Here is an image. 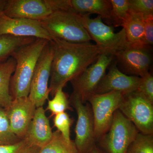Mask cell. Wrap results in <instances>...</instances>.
<instances>
[{
    "instance_id": "obj_11",
    "label": "cell",
    "mask_w": 153,
    "mask_h": 153,
    "mask_svg": "<svg viewBox=\"0 0 153 153\" xmlns=\"http://www.w3.org/2000/svg\"><path fill=\"white\" fill-rule=\"evenodd\" d=\"M149 48L129 46L115 53V60L126 74L142 77L149 73L152 64Z\"/></svg>"
},
{
    "instance_id": "obj_27",
    "label": "cell",
    "mask_w": 153,
    "mask_h": 153,
    "mask_svg": "<svg viewBox=\"0 0 153 153\" xmlns=\"http://www.w3.org/2000/svg\"><path fill=\"white\" fill-rule=\"evenodd\" d=\"M72 122V119L66 112L55 115L53 118L54 126L68 142L71 140L70 138V128Z\"/></svg>"
},
{
    "instance_id": "obj_9",
    "label": "cell",
    "mask_w": 153,
    "mask_h": 153,
    "mask_svg": "<svg viewBox=\"0 0 153 153\" xmlns=\"http://www.w3.org/2000/svg\"><path fill=\"white\" fill-rule=\"evenodd\" d=\"M70 105L76 111L77 121L74 131L75 143L79 153H86L96 145L94 126L91 107L82 103L78 96L72 93Z\"/></svg>"
},
{
    "instance_id": "obj_10",
    "label": "cell",
    "mask_w": 153,
    "mask_h": 153,
    "mask_svg": "<svg viewBox=\"0 0 153 153\" xmlns=\"http://www.w3.org/2000/svg\"><path fill=\"white\" fill-rule=\"evenodd\" d=\"M53 50L47 43L41 52L36 65L30 85L29 97L36 108L43 107L49 100V81L51 76Z\"/></svg>"
},
{
    "instance_id": "obj_24",
    "label": "cell",
    "mask_w": 153,
    "mask_h": 153,
    "mask_svg": "<svg viewBox=\"0 0 153 153\" xmlns=\"http://www.w3.org/2000/svg\"><path fill=\"white\" fill-rule=\"evenodd\" d=\"M112 10V25L121 27L130 13L129 0H110Z\"/></svg>"
},
{
    "instance_id": "obj_22",
    "label": "cell",
    "mask_w": 153,
    "mask_h": 153,
    "mask_svg": "<svg viewBox=\"0 0 153 153\" xmlns=\"http://www.w3.org/2000/svg\"><path fill=\"white\" fill-rule=\"evenodd\" d=\"M67 110H73L71 106L68 96L63 91V88H58L52 99L48 100L46 110L51 112V116L65 112Z\"/></svg>"
},
{
    "instance_id": "obj_12",
    "label": "cell",
    "mask_w": 153,
    "mask_h": 153,
    "mask_svg": "<svg viewBox=\"0 0 153 153\" xmlns=\"http://www.w3.org/2000/svg\"><path fill=\"white\" fill-rule=\"evenodd\" d=\"M36 108L28 96L13 100L5 109L11 131L19 139L25 137Z\"/></svg>"
},
{
    "instance_id": "obj_25",
    "label": "cell",
    "mask_w": 153,
    "mask_h": 153,
    "mask_svg": "<svg viewBox=\"0 0 153 153\" xmlns=\"http://www.w3.org/2000/svg\"><path fill=\"white\" fill-rule=\"evenodd\" d=\"M20 140L11 131L6 110L0 106V146L14 143Z\"/></svg>"
},
{
    "instance_id": "obj_16",
    "label": "cell",
    "mask_w": 153,
    "mask_h": 153,
    "mask_svg": "<svg viewBox=\"0 0 153 153\" xmlns=\"http://www.w3.org/2000/svg\"><path fill=\"white\" fill-rule=\"evenodd\" d=\"M45 112L43 106L36 108L24 138L41 149L47 145L53 137V132Z\"/></svg>"
},
{
    "instance_id": "obj_13",
    "label": "cell",
    "mask_w": 153,
    "mask_h": 153,
    "mask_svg": "<svg viewBox=\"0 0 153 153\" xmlns=\"http://www.w3.org/2000/svg\"><path fill=\"white\" fill-rule=\"evenodd\" d=\"M5 35L52 40L39 21L11 18L0 10V36Z\"/></svg>"
},
{
    "instance_id": "obj_18",
    "label": "cell",
    "mask_w": 153,
    "mask_h": 153,
    "mask_svg": "<svg viewBox=\"0 0 153 153\" xmlns=\"http://www.w3.org/2000/svg\"><path fill=\"white\" fill-rule=\"evenodd\" d=\"M125 31L127 41L132 47H143L144 36V16L130 11L121 26Z\"/></svg>"
},
{
    "instance_id": "obj_14",
    "label": "cell",
    "mask_w": 153,
    "mask_h": 153,
    "mask_svg": "<svg viewBox=\"0 0 153 153\" xmlns=\"http://www.w3.org/2000/svg\"><path fill=\"white\" fill-rule=\"evenodd\" d=\"M1 10L11 18L37 21L53 13L47 0H7Z\"/></svg>"
},
{
    "instance_id": "obj_21",
    "label": "cell",
    "mask_w": 153,
    "mask_h": 153,
    "mask_svg": "<svg viewBox=\"0 0 153 153\" xmlns=\"http://www.w3.org/2000/svg\"><path fill=\"white\" fill-rule=\"evenodd\" d=\"M38 153H79L74 141L68 142L60 132H53L51 140L40 149Z\"/></svg>"
},
{
    "instance_id": "obj_1",
    "label": "cell",
    "mask_w": 153,
    "mask_h": 153,
    "mask_svg": "<svg viewBox=\"0 0 153 153\" xmlns=\"http://www.w3.org/2000/svg\"><path fill=\"white\" fill-rule=\"evenodd\" d=\"M53 57L51 65L50 94L64 88L97 60L105 50L90 42L75 43L52 38L49 41Z\"/></svg>"
},
{
    "instance_id": "obj_33",
    "label": "cell",
    "mask_w": 153,
    "mask_h": 153,
    "mask_svg": "<svg viewBox=\"0 0 153 153\" xmlns=\"http://www.w3.org/2000/svg\"><path fill=\"white\" fill-rule=\"evenodd\" d=\"M4 2V3H5ZM4 3L3 4H0V10H1L2 8V7L3 5H4Z\"/></svg>"
},
{
    "instance_id": "obj_26",
    "label": "cell",
    "mask_w": 153,
    "mask_h": 153,
    "mask_svg": "<svg viewBox=\"0 0 153 153\" xmlns=\"http://www.w3.org/2000/svg\"><path fill=\"white\" fill-rule=\"evenodd\" d=\"M40 149L24 139L14 143L0 146V153H38Z\"/></svg>"
},
{
    "instance_id": "obj_3",
    "label": "cell",
    "mask_w": 153,
    "mask_h": 153,
    "mask_svg": "<svg viewBox=\"0 0 153 153\" xmlns=\"http://www.w3.org/2000/svg\"><path fill=\"white\" fill-rule=\"evenodd\" d=\"M39 22L51 38L75 43H87L91 41L82 25L80 15L73 11L54 12Z\"/></svg>"
},
{
    "instance_id": "obj_32",
    "label": "cell",
    "mask_w": 153,
    "mask_h": 153,
    "mask_svg": "<svg viewBox=\"0 0 153 153\" xmlns=\"http://www.w3.org/2000/svg\"><path fill=\"white\" fill-rule=\"evenodd\" d=\"M5 1V0H0V4H4V3Z\"/></svg>"
},
{
    "instance_id": "obj_7",
    "label": "cell",
    "mask_w": 153,
    "mask_h": 153,
    "mask_svg": "<svg viewBox=\"0 0 153 153\" xmlns=\"http://www.w3.org/2000/svg\"><path fill=\"white\" fill-rule=\"evenodd\" d=\"M123 96L121 92L113 91L103 94H94L88 98L87 101L93 114L96 141L98 142L108 131Z\"/></svg>"
},
{
    "instance_id": "obj_17",
    "label": "cell",
    "mask_w": 153,
    "mask_h": 153,
    "mask_svg": "<svg viewBox=\"0 0 153 153\" xmlns=\"http://www.w3.org/2000/svg\"><path fill=\"white\" fill-rule=\"evenodd\" d=\"M71 9L79 15L97 14L108 25H112L110 0H70Z\"/></svg>"
},
{
    "instance_id": "obj_2",
    "label": "cell",
    "mask_w": 153,
    "mask_h": 153,
    "mask_svg": "<svg viewBox=\"0 0 153 153\" xmlns=\"http://www.w3.org/2000/svg\"><path fill=\"white\" fill-rule=\"evenodd\" d=\"M49 41L36 38L30 44L17 49L11 55L16 61L15 71L11 77L10 93L13 99L27 97L38 59Z\"/></svg>"
},
{
    "instance_id": "obj_4",
    "label": "cell",
    "mask_w": 153,
    "mask_h": 153,
    "mask_svg": "<svg viewBox=\"0 0 153 153\" xmlns=\"http://www.w3.org/2000/svg\"><path fill=\"white\" fill-rule=\"evenodd\" d=\"M80 15L82 25L91 40L106 53L114 55L116 52L130 46L123 28L115 33L113 27L104 24L100 16L91 19L88 14Z\"/></svg>"
},
{
    "instance_id": "obj_23",
    "label": "cell",
    "mask_w": 153,
    "mask_h": 153,
    "mask_svg": "<svg viewBox=\"0 0 153 153\" xmlns=\"http://www.w3.org/2000/svg\"><path fill=\"white\" fill-rule=\"evenodd\" d=\"M126 153H153V134L139 132Z\"/></svg>"
},
{
    "instance_id": "obj_19",
    "label": "cell",
    "mask_w": 153,
    "mask_h": 153,
    "mask_svg": "<svg viewBox=\"0 0 153 153\" xmlns=\"http://www.w3.org/2000/svg\"><path fill=\"white\" fill-rule=\"evenodd\" d=\"M16 64L12 57L0 62V106L4 109L10 106L13 100L10 93V84Z\"/></svg>"
},
{
    "instance_id": "obj_20",
    "label": "cell",
    "mask_w": 153,
    "mask_h": 153,
    "mask_svg": "<svg viewBox=\"0 0 153 153\" xmlns=\"http://www.w3.org/2000/svg\"><path fill=\"white\" fill-rule=\"evenodd\" d=\"M36 39L33 37H16L10 35L0 36V62L10 57L12 53L19 47L30 44Z\"/></svg>"
},
{
    "instance_id": "obj_30",
    "label": "cell",
    "mask_w": 153,
    "mask_h": 153,
    "mask_svg": "<svg viewBox=\"0 0 153 153\" xmlns=\"http://www.w3.org/2000/svg\"><path fill=\"white\" fill-rule=\"evenodd\" d=\"M144 45L150 47L153 44V15L144 16Z\"/></svg>"
},
{
    "instance_id": "obj_31",
    "label": "cell",
    "mask_w": 153,
    "mask_h": 153,
    "mask_svg": "<svg viewBox=\"0 0 153 153\" xmlns=\"http://www.w3.org/2000/svg\"><path fill=\"white\" fill-rule=\"evenodd\" d=\"M86 153H105L102 150L100 149L96 145H94L91 149Z\"/></svg>"
},
{
    "instance_id": "obj_6",
    "label": "cell",
    "mask_w": 153,
    "mask_h": 153,
    "mask_svg": "<svg viewBox=\"0 0 153 153\" xmlns=\"http://www.w3.org/2000/svg\"><path fill=\"white\" fill-rule=\"evenodd\" d=\"M118 110L140 132L153 134V103L136 90L123 95Z\"/></svg>"
},
{
    "instance_id": "obj_29",
    "label": "cell",
    "mask_w": 153,
    "mask_h": 153,
    "mask_svg": "<svg viewBox=\"0 0 153 153\" xmlns=\"http://www.w3.org/2000/svg\"><path fill=\"white\" fill-rule=\"evenodd\" d=\"M141 78L136 91L153 103V76L149 72Z\"/></svg>"
},
{
    "instance_id": "obj_28",
    "label": "cell",
    "mask_w": 153,
    "mask_h": 153,
    "mask_svg": "<svg viewBox=\"0 0 153 153\" xmlns=\"http://www.w3.org/2000/svg\"><path fill=\"white\" fill-rule=\"evenodd\" d=\"M129 2L130 11L144 16L153 15V0H129Z\"/></svg>"
},
{
    "instance_id": "obj_5",
    "label": "cell",
    "mask_w": 153,
    "mask_h": 153,
    "mask_svg": "<svg viewBox=\"0 0 153 153\" xmlns=\"http://www.w3.org/2000/svg\"><path fill=\"white\" fill-rule=\"evenodd\" d=\"M139 132L134 125L118 109L108 131L98 142L105 153H126Z\"/></svg>"
},
{
    "instance_id": "obj_8",
    "label": "cell",
    "mask_w": 153,
    "mask_h": 153,
    "mask_svg": "<svg viewBox=\"0 0 153 153\" xmlns=\"http://www.w3.org/2000/svg\"><path fill=\"white\" fill-rule=\"evenodd\" d=\"M114 60V55L107 53L101 54L94 63L88 67L71 81L73 92L85 103L94 94L108 66Z\"/></svg>"
},
{
    "instance_id": "obj_15",
    "label": "cell",
    "mask_w": 153,
    "mask_h": 153,
    "mask_svg": "<svg viewBox=\"0 0 153 153\" xmlns=\"http://www.w3.org/2000/svg\"><path fill=\"white\" fill-rule=\"evenodd\" d=\"M108 72L104 75L95 91L96 94H103L116 91L125 95L137 90L140 77L124 74L114 60L108 66Z\"/></svg>"
}]
</instances>
